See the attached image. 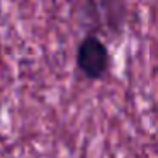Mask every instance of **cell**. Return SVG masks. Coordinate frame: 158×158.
Segmentation results:
<instances>
[{
  "label": "cell",
  "instance_id": "1",
  "mask_svg": "<svg viewBox=\"0 0 158 158\" xmlns=\"http://www.w3.org/2000/svg\"><path fill=\"white\" fill-rule=\"evenodd\" d=\"M82 21L95 36H119L129 14V0H78Z\"/></svg>",
  "mask_w": 158,
  "mask_h": 158
},
{
  "label": "cell",
  "instance_id": "2",
  "mask_svg": "<svg viewBox=\"0 0 158 158\" xmlns=\"http://www.w3.org/2000/svg\"><path fill=\"white\" fill-rule=\"evenodd\" d=\"M77 68L87 80H102L110 66V55L106 43L95 34H89L80 41L77 49Z\"/></svg>",
  "mask_w": 158,
  "mask_h": 158
}]
</instances>
